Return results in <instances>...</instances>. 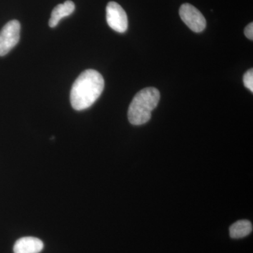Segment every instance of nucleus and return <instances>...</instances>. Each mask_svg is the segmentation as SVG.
<instances>
[{"instance_id": "1", "label": "nucleus", "mask_w": 253, "mask_h": 253, "mask_svg": "<svg viewBox=\"0 0 253 253\" xmlns=\"http://www.w3.org/2000/svg\"><path fill=\"white\" fill-rule=\"evenodd\" d=\"M104 88V78L98 71L92 69L83 71L71 88V106L76 111L88 109L99 99Z\"/></svg>"}, {"instance_id": "2", "label": "nucleus", "mask_w": 253, "mask_h": 253, "mask_svg": "<svg viewBox=\"0 0 253 253\" xmlns=\"http://www.w3.org/2000/svg\"><path fill=\"white\" fill-rule=\"evenodd\" d=\"M159 91L154 87L141 89L134 96L128 109V119L134 126L145 124L151 119V112L159 102Z\"/></svg>"}, {"instance_id": "3", "label": "nucleus", "mask_w": 253, "mask_h": 253, "mask_svg": "<svg viewBox=\"0 0 253 253\" xmlns=\"http://www.w3.org/2000/svg\"><path fill=\"white\" fill-rule=\"evenodd\" d=\"M21 24L12 20L6 23L0 31V56H5L18 44L20 40Z\"/></svg>"}, {"instance_id": "4", "label": "nucleus", "mask_w": 253, "mask_h": 253, "mask_svg": "<svg viewBox=\"0 0 253 253\" xmlns=\"http://www.w3.org/2000/svg\"><path fill=\"white\" fill-rule=\"evenodd\" d=\"M179 16L183 22L195 33H201L206 27V20L204 15L193 5H181Z\"/></svg>"}, {"instance_id": "5", "label": "nucleus", "mask_w": 253, "mask_h": 253, "mask_svg": "<svg viewBox=\"0 0 253 253\" xmlns=\"http://www.w3.org/2000/svg\"><path fill=\"white\" fill-rule=\"evenodd\" d=\"M106 21L110 28L118 33H123L128 28L127 16L121 5L111 1L106 6Z\"/></svg>"}, {"instance_id": "6", "label": "nucleus", "mask_w": 253, "mask_h": 253, "mask_svg": "<svg viewBox=\"0 0 253 253\" xmlns=\"http://www.w3.org/2000/svg\"><path fill=\"white\" fill-rule=\"evenodd\" d=\"M44 248L41 239L36 237H23L15 243L14 253H40Z\"/></svg>"}, {"instance_id": "7", "label": "nucleus", "mask_w": 253, "mask_h": 253, "mask_svg": "<svg viewBox=\"0 0 253 253\" xmlns=\"http://www.w3.org/2000/svg\"><path fill=\"white\" fill-rule=\"evenodd\" d=\"M75 9H76V6L73 1L71 0H67L63 4L57 5L51 12V18L49 21L50 27H56L62 18L72 14Z\"/></svg>"}, {"instance_id": "8", "label": "nucleus", "mask_w": 253, "mask_h": 253, "mask_svg": "<svg viewBox=\"0 0 253 253\" xmlns=\"http://www.w3.org/2000/svg\"><path fill=\"white\" fill-rule=\"evenodd\" d=\"M253 231L252 223L249 220H239L229 228V234L232 239H241L249 236Z\"/></svg>"}, {"instance_id": "9", "label": "nucleus", "mask_w": 253, "mask_h": 253, "mask_svg": "<svg viewBox=\"0 0 253 253\" xmlns=\"http://www.w3.org/2000/svg\"><path fill=\"white\" fill-rule=\"evenodd\" d=\"M244 86L253 92V70H249L244 76Z\"/></svg>"}, {"instance_id": "10", "label": "nucleus", "mask_w": 253, "mask_h": 253, "mask_svg": "<svg viewBox=\"0 0 253 253\" xmlns=\"http://www.w3.org/2000/svg\"><path fill=\"white\" fill-rule=\"evenodd\" d=\"M245 36L247 37L249 40L253 41V23H251L246 26L244 31Z\"/></svg>"}]
</instances>
